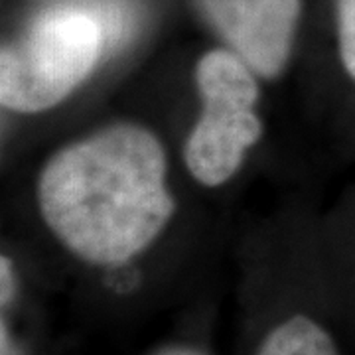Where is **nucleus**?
I'll return each instance as SVG.
<instances>
[{
  "instance_id": "39448f33",
  "label": "nucleus",
  "mask_w": 355,
  "mask_h": 355,
  "mask_svg": "<svg viewBox=\"0 0 355 355\" xmlns=\"http://www.w3.org/2000/svg\"><path fill=\"white\" fill-rule=\"evenodd\" d=\"M257 355H340L336 342L312 318L292 316L268 331Z\"/></svg>"
},
{
  "instance_id": "0eeeda50",
  "label": "nucleus",
  "mask_w": 355,
  "mask_h": 355,
  "mask_svg": "<svg viewBox=\"0 0 355 355\" xmlns=\"http://www.w3.org/2000/svg\"><path fill=\"white\" fill-rule=\"evenodd\" d=\"M12 268L8 259H2V304H6L12 296Z\"/></svg>"
},
{
  "instance_id": "20e7f679",
  "label": "nucleus",
  "mask_w": 355,
  "mask_h": 355,
  "mask_svg": "<svg viewBox=\"0 0 355 355\" xmlns=\"http://www.w3.org/2000/svg\"><path fill=\"white\" fill-rule=\"evenodd\" d=\"M202 12L257 76L277 77L288 62L300 0H198Z\"/></svg>"
},
{
  "instance_id": "423d86ee",
  "label": "nucleus",
  "mask_w": 355,
  "mask_h": 355,
  "mask_svg": "<svg viewBox=\"0 0 355 355\" xmlns=\"http://www.w3.org/2000/svg\"><path fill=\"white\" fill-rule=\"evenodd\" d=\"M338 42L343 67L355 81V0H338Z\"/></svg>"
},
{
  "instance_id": "f03ea898",
  "label": "nucleus",
  "mask_w": 355,
  "mask_h": 355,
  "mask_svg": "<svg viewBox=\"0 0 355 355\" xmlns=\"http://www.w3.org/2000/svg\"><path fill=\"white\" fill-rule=\"evenodd\" d=\"M125 20L113 4L60 6L40 16L0 55V101L14 113L48 111L93 71Z\"/></svg>"
},
{
  "instance_id": "7ed1b4c3",
  "label": "nucleus",
  "mask_w": 355,
  "mask_h": 355,
  "mask_svg": "<svg viewBox=\"0 0 355 355\" xmlns=\"http://www.w3.org/2000/svg\"><path fill=\"white\" fill-rule=\"evenodd\" d=\"M202 111L184 146L193 180L207 188L225 184L263 135L257 113L254 71L235 51H207L196 67Z\"/></svg>"
},
{
  "instance_id": "1a4fd4ad",
  "label": "nucleus",
  "mask_w": 355,
  "mask_h": 355,
  "mask_svg": "<svg viewBox=\"0 0 355 355\" xmlns=\"http://www.w3.org/2000/svg\"><path fill=\"white\" fill-rule=\"evenodd\" d=\"M2 355H14V347L10 338H8V331H6V326L2 324Z\"/></svg>"
},
{
  "instance_id": "6e6552de",
  "label": "nucleus",
  "mask_w": 355,
  "mask_h": 355,
  "mask_svg": "<svg viewBox=\"0 0 355 355\" xmlns=\"http://www.w3.org/2000/svg\"><path fill=\"white\" fill-rule=\"evenodd\" d=\"M158 355H203L202 352L193 349V347H168Z\"/></svg>"
},
{
  "instance_id": "f257e3e1",
  "label": "nucleus",
  "mask_w": 355,
  "mask_h": 355,
  "mask_svg": "<svg viewBox=\"0 0 355 355\" xmlns=\"http://www.w3.org/2000/svg\"><path fill=\"white\" fill-rule=\"evenodd\" d=\"M36 200L55 239L95 266L135 259L176 209L164 146L135 123L105 127L51 154L36 182Z\"/></svg>"
}]
</instances>
